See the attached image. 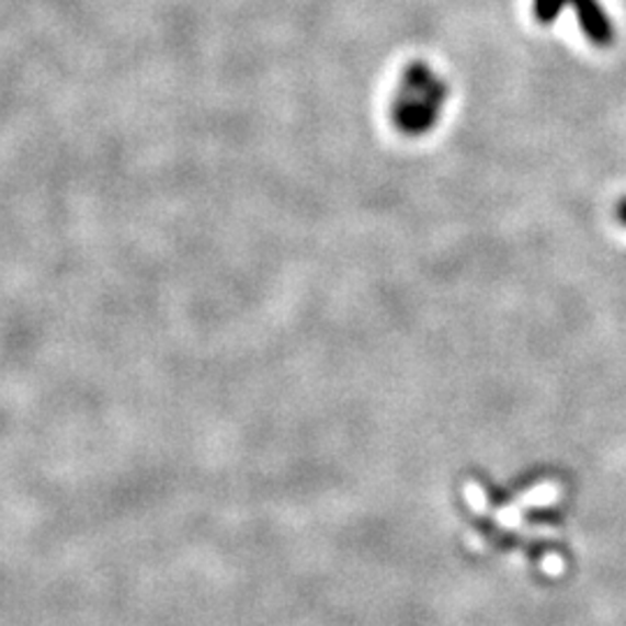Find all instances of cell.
Listing matches in <instances>:
<instances>
[{
	"label": "cell",
	"mask_w": 626,
	"mask_h": 626,
	"mask_svg": "<svg viewBox=\"0 0 626 626\" xmlns=\"http://www.w3.org/2000/svg\"><path fill=\"white\" fill-rule=\"evenodd\" d=\"M619 218H622L624 224H626V200H624V202H619Z\"/></svg>",
	"instance_id": "2"
},
{
	"label": "cell",
	"mask_w": 626,
	"mask_h": 626,
	"mask_svg": "<svg viewBox=\"0 0 626 626\" xmlns=\"http://www.w3.org/2000/svg\"><path fill=\"white\" fill-rule=\"evenodd\" d=\"M571 3L580 19L582 31L590 35V39L599 47H608L613 43V26L611 19L605 16L596 0H534V12L540 22H553L559 10Z\"/></svg>",
	"instance_id": "1"
}]
</instances>
